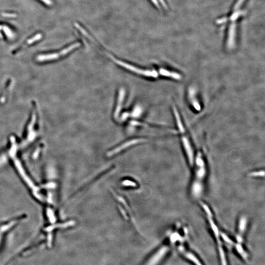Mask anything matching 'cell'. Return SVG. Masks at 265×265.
Here are the masks:
<instances>
[{"label":"cell","instance_id":"1","mask_svg":"<svg viewBox=\"0 0 265 265\" xmlns=\"http://www.w3.org/2000/svg\"><path fill=\"white\" fill-rule=\"evenodd\" d=\"M173 111L175 116L178 131L180 135L181 142L185 153L186 158L190 168H193L195 160V149L190 140V138L186 131L185 125L182 122V118L179 112L175 106H173Z\"/></svg>","mask_w":265,"mask_h":265},{"label":"cell","instance_id":"2","mask_svg":"<svg viewBox=\"0 0 265 265\" xmlns=\"http://www.w3.org/2000/svg\"><path fill=\"white\" fill-rule=\"evenodd\" d=\"M10 141V149H10L9 150V152L10 153V157H12V160L13 162V164H14V165L15 166L16 169L17 170V172H18L19 174L22 178L23 181L25 182V183L27 184V186L30 188V190H31V193L35 196V198L38 200H40L42 202L43 200V197L42 196V195H41L40 193V189L35 186L34 183L28 175L26 173V171L24 170V168L22 165L20 163V160L18 159V158L16 157V151L17 150H16L17 145H16V141L15 137H11Z\"/></svg>","mask_w":265,"mask_h":265},{"label":"cell","instance_id":"3","mask_svg":"<svg viewBox=\"0 0 265 265\" xmlns=\"http://www.w3.org/2000/svg\"><path fill=\"white\" fill-rule=\"evenodd\" d=\"M37 121V114L33 111L30 122L27 127V131L25 137L22 142L23 146L24 147L28 146L29 144H31L37 138L38 135L37 130L36 129Z\"/></svg>","mask_w":265,"mask_h":265},{"label":"cell","instance_id":"4","mask_svg":"<svg viewBox=\"0 0 265 265\" xmlns=\"http://www.w3.org/2000/svg\"><path fill=\"white\" fill-rule=\"evenodd\" d=\"M170 250V247L168 245H163L155 251L150 257L144 265H159Z\"/></svg>","mask_w":265,"mask_h":265},{"label":"cell","instance_id":"5","mask_svg":"<svg viewBox=\"0 0 265 265\" xmlns=\"http://www.w3.org/2000/svg\"><path fill=\"white\" fill-rule=\"evenodd\" d=\"M248 220L246 216H240L237 223V233L236 236V242L243 243L245 233L248 227Z\"/></svg>","mask_w":265,"mask_h":265},{"label":"cell","instance_id":"6","mask_svg":"<svg viewBox=\"0 0 265 265\" xmlns=\"http://www.w3.org/2000/svg\"><path fill=\"white\" fill-rule=\"evenodd\" d=\"M178 250L186 259L193 265H204L195 253L187 250L184 245H179L178 247Z\"/></svg>","mask_w":265,"mask_h":265},{"label":"cell","instance_id":"7","mask_svg":"<svg viewBox=\"0 0 265 265\" xmlns=\"http://www.w3.org/2000/svg\"><path fill=\"white\" fill-rule=\"evenodd\" d=\"M23 219H24V216H21L20 217L19 216L11 219L10 221H7L6 223H4L3 225L0 226V239L1 238V235H3L4 233L16 225Z\"/></svg>","mask_w":265,"mask_h":265},{"label":"cell","instance_id":"8","mask_svg":"<svg viewBox=\"0 0 265 265\" xmlns=\"http://www.w3.org/2000/svg\"><path fill=\"white\" fill-rule=\"evenodd\" d=\"M146 140L145 139L140 138V139H135V140H132V141H128V142H126V143L123 144L122 145H120V146L117 147V148H116V149H114L109 152L108 153L107 156H111L114 155V154H117V153L120 152V151H122V150L124 149L125 148H127V147H128L130 146L131 145H134V144H135L143 143Z\"/></svg>","mask_w":265,"mask_h":265},{"label":"cell","instance_id":"9","mask_svg":"<svg viewBox=\"0 0 265 265\" xmlns=\"http://www.w3.org/2000/svg\"><path fill=\"white\" fill-rule=\"evenodd\" d=\"M159 74L162 76L174 80L180 81L182 79V75L174 70H171L165 68H161L159 70Z\"/></svg>","mask_w":265,"mask_h":265},{"label":"cell","instance_id":"10","mask_svg":"<svg viewBox=\"0 0 265 265\" xmlns=\"http://www.w3.org/2000/svg\"><path fill=\"white\" fill-rule=\"evenodd\" d=\"M236 251L237 252V254H238L242 259L244 261H248L249 259L248 253H247L245 248H244L243 245V243H235L234 247Z\"/></svg>","mask_w":265,"mask_h":265},{"label":"cell","instance_id":"11","mask_svg":"<svg viewBox=\"0 0 265 265\" xmlns=\"http://www.w3.org/2000/svg\"><path fill=\"white\" fill-rule=\"evenodd\" d=\"M124 90L123 89H122V90H120V93H119V95L118 104H117V107H116V112L114 113V116H115V117H117L119 113L120 112L121 108H122V104L123 99H124Z\"/></svg>","mask_w":265,"mask_h":265},{"label":"cell","instance_id":"12","mask_svg":"<svg viewBox=\"0 0 265 265\" xmlns=\"http://www.w3.org/2000/svg\"><path fill=\"white\" fill-rule=\"evenodd\" d=\"M248 176L251 178H264L265 171L264 169H258L248 173Z\"/></svg>","mask_w":265,"mask_h":265},{"label":"cell","instance_id":"13","mask_svg":"<svg viewBox=\"0 0 265 265\" xmlns=\"http://www.w3.org/2000/svg\"><path fill=\"white\" fill-rule=\"evenodd\" d=\"M221 238L222 241L223 242L227 245L231 247H234L235 242L233 241L228 236L225 234L224 233L221 232Z\"/></svg>","mask_w":265,"mask_h":265},{"label":"cell","instance_id":"14","mask_svg":"<svg viewBox=\"0 0 265 265\" xmlns=\"http://www.w3.org/2000/svg\"><path fill=\"white\" fill-rule=\"evenodd\" d=\"M123 184L124 186H126L135 187L136 186V184L134 182L129 180L124 181L123 182Z\"/></svg>","mask_w":265,"mask_h":265},{"label":"cell","instance_id":"15","mask_svg":"<svg viewBox=\"0 0 265 265\" xmlns=\"http://www.w3.org/2000/svg\"><path fill=\"white\" fill-rule=\"evenodd\" d=\"M43 2H44V3H46L47 4H48V5H50V4H51V1L50 0H41Z\"/></svg>","mask_w":265,"mask_h":265}]
</instances>
